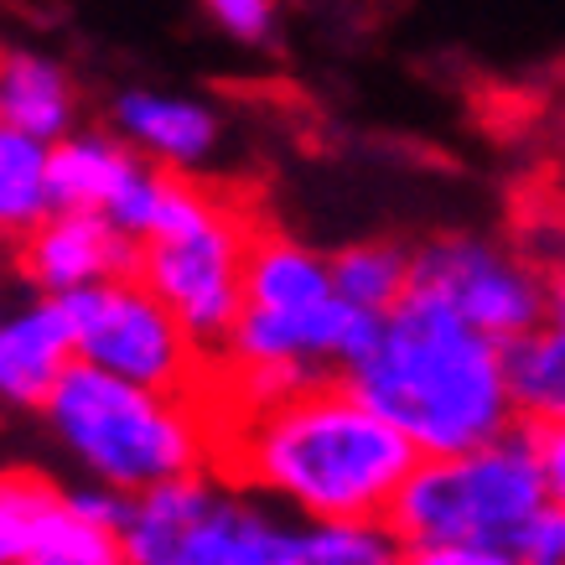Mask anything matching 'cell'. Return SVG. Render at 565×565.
I'll list each match as a JSON object with an SVG mask.
<instances>
[{
  "label": "cell",
  "mask_w": 565,
  "mask_h": 565,
  "mask_svg": "<svg viewBox=\"0 0 565 565\" xmlns=\"http://www.w3.org/2000/svg\"><path fill=\"white\" fill-rule=\"evenodd\" d=\"M52 146L0 125V239H26L32 228L52 218V182H47Z\"/></svg>",
  "instance_id": "obj_17"
},
{
  "label": "cell",
  "mask_w": 565,
  "mask_h": 565,
  "mask_svg": "<svg viewBox=\"0 0 565 565\" xmlns=\"http://www.w3.org/2000/svg\"><path fill=\"white\" fill-rule=\"evenodd\" d=\"M57 519H63V488H52L42 472L26 467H0V565H21L36 550H47Z\"/></svg>",
  "instance_id": "obj_18"
},
{
  "label": "cell",
  "mask_w": 565,
  "mask_h": 565,
  "mask_svg": "<svg viewBox=\"0 0 565 565\" xmlns=\"http://www.w3.org/2000/svg\"><path fill=\"white\" fill-rule=\"evenodd\" d=\"M411 296L436 301L472 332L493 338L498 348H514L545 327L555 286H545V275L530 259H519L498 239L436 234V239L415 244Z\"/></svg>",
  "instance_id": "obj_6"
},
{
  "label": "cell",
  "mask_w": 565,
  "mask_h": 565,
  "mask_svg": "<svg viewBox=\"0 0 565 565\" xmlns=\"http://www.w3.org/2000/svg\"><path fill=\"white\" fill-rule=\"evenodd\" d=\"M146 172H151V161H140L120 136L73 130L47 156L52 213H99V218H109Z\"/></svg>",
  "instance_id": "obj_12"
},
{
  "label": "cell",
  "mask_w": 565,
  "mask_h": 565,
  "mask_svg": "<svg viewBox=\"0 0 565 565\" xmlns=\"http://www.w3.org/2000/svg\"><path fill=\"white\" fill-rule=\"evenodd\" d=\"M545 509L550 498L534 436L530 426H519L503 441L462 451V457H420L384 524L405 540V550L478 545L514 555L519 534Z\"/></svg>",
  "instance_id": "obj_4"
},
{
  "label": "cell",
  "mask_w": 565,
  "mask_h": 565,
  "mask_svg": "<svg viewBox=\"0 0 565 565\" xmlns=\"http://www.w3.org/2000/svg\"><path fill=\"white\" fill-rule=\"evenodd\" d=\"M42 415L88 482H104L125 498L192 478L207 462V426L182 399L136 390L88 363H73Z\"/></svg>",
  "instance_id": "obj_3"
},
{
  "label": "cell",
  "mask_w": 565,
  "mask_h": 565,
  "mask_svg": "<svg viewBox=\"0 0 565 565\" xmlns=\"http://www.w3.org/2000/svg\"><path fill=\"white\" fill-rule=\"evenodd\" d=\"M411 259L415 249L394 239H359L332 255V291L338 301L369 317H390L411 301Z\"/></svg>",
  "instance_id": "obj_16"
},
{
  "label": "cell",
  "mask_w": 565,
  "mask_h": 565,
  "mask_svg": "<svg viewBox=\"0 0 565 565\" xmlns=\"http://www.w3.org/2000/svg\"><path fill=\"white\" fill-rule=\"evenodd\" d=\"M514 561L519 565H565V514L561 509H545L530 530L519 534Z\"/></svg>",
  "instance_id": "obj_22"
},
{
  "label": "cell",
  "mask_w": 565,
  "mask_h": 565,
  "mask_svg": "<svg viewBox=\"0 0 565 565\" xmlns=\"http://www.w3.org/2000/svg\"><path fill=\"white\" fill-rule=\"evenodd\" d=\"M332 255H317L286 234H255L244 255V311L301 317L332 301Z\"/></svg>",
  "instance_id": "obj_13"
},
{
  "label": "cell",
  "mask_w": 565,
  "mask_h": 565,
  "mask_svg": "<svg viewBox=\"0 0 565 565\" xmlns=\"http://www.w3.org/2000/svg\"><path fill=\"white\" fill-rule=\"evenodd\" d=\"M280 565H405V540L379 524H291Z\"/></svg>",
  "instance_id": "obj_19"
},
{
  "label": "cell",
  "mask_w": 565,
  "mask_h": 565,
  "mask_svg": "<svg viewBox=\"0 0 565 565\" xmlns=\"http://www.w3.org/2000/svg\"><path fill=\"white\" fill-rule=\"evenodd\" d=\"M130 503L136 498L115 493V488H104V482H78V488H63V509L73 519H84L88 530H104L120 540L125 524H130Z\"/></svg>",
  "instance_id": "obj_21"
},
{
  "label": "cell",
  "mask_w": 565,
  "mask_h": 565,
  "mask_svg": "<svg viewBox=\"0 0 565 565\" xmlns=\"http://www.w3.org/2000/svg\"><path fill=\"white\" fill-rule=\"evenodd\" d=\"M420 467L390 420H379L343 379L234 420L228 472L307 524H379Z\"/></svg>",
  "instance_id": "obj_1"
},
{
  "label": "cell",
  "mask_w": 565,
  "mask_h": 565,
  "mask_svg": "<svg viewBox=\"0 0 565 565\" xmlns=\"http://www.w3.org/2000/svg\"><path fill=\"white\" fill-rule=\"evenodd\" d=\"M244 223L223 207L213 223L192 228L182 239L140 244L136 280L188 327L198 348L228 343L244 317V255H249Z\"/></svg>",
  "instance_id": "obj_8"
},
{
  "label": "cell",
  "mask_w": 565,
  "mask_h": 565,
  "mask_svg": "<svg viewBox=\"0 0 565 565\" xmlns=\"http://www.w3.org/2000/svg\"><path fill=\"white\" fill-rule=\"evenodd\" d=\"M73 115H78V94L63 63L32 47L0 52V125L42 146H57L73 136Z\"/></svg>",
  "instance_id": "obj_14"
},
{
  "label": "cell",
  "mask_w": 565,
  "mask_h": 565,
  "mask_svg": "<svg viewBox=\"0 0 565 565\" xmlns=\"http://www.w3.org/2000/svg\"><path fill=\"white\" fill-rule=\"evenodd\" d=\"M530 436H534V457H540V478H545L550 509L565 514V420L530 426Z\"/></svg>",
  "instance_id": "obj_23"
},
{
  "label": "cell",
  "mask_w": 565,
  "mask_h": 565,
  "mask_svg": "<svg viewBox=\"0 0 565 565\" xmlns=\"http://www.w3.org/2000/svg\"><path fill=\"white\" fill-rule=\"evenodd\" d=\"M21 565H84V561H73V555H63V550H36L32 561H21Z\"/></svg>",
  "instance_id": "obj_25"
},
{
  "label": "cell",
  "mask_w": 565,
  "mask_h": 565,
  "mask_svg": "<svg viewBox=\"0 0 565 565\" xmlns=\"http://www.w3.org/2000/svg\"><path fill=\"white\" fill-rule=\"evenodd\" d=\"M140 249L99 213H52L21 239V270L47 301L136 275Z\"/></svg>",
  "instance_id": "obj_9"
},
{
  "label": "cell",
  "mask_w": 565,
  "mask_h": 565,
  "mask_svg": "<svg viewBox=\"0 0 565 565\" xmlns=\"http://www.w3.org/2000/svg\"><path fill=\"white\" fill-rule=\"evenodd\" d=\"M203 17L213 21L223 36H234L239 47H265L275 36V21H280L270 0H207Z\"/></svg>",
  "instance_id": "obj_20"
},
{
  "label": "cell",
  "mask_w": 565,
  "mask_h": 565,
  "mask_svg": "<svg viewBox=\"0 0 565 565\" xmlns=\"http://www.w3.org/2000/svg\"><path fill=\"white\" fill-rule=\"evenodd\" d=\"M286 519L213 472H192L130 503L125 565H280Z\"/></svg>",
  "instance_id": "obj_5"
},
{
  "label": "cell",
  "mask_w": 565,
  "mask_h": 565,
  "mask_svg": "<svg viewBox=\"0 0 565 565\" xmlns=\"http://www.w3.org/2000/svg\"><path fill=\"white\" fill-rule=\"evenodd\" d=\"M509 384H514L519 415H530V426L565 420V286L550 296L545 327L509 348Z\"/></svg>",
  "instance_id": "obj_15"
},
{
  "label": "cell",
  "mask_w": 565,
  "mask_h": 565,
  "mask_svg": "<svg viewBox=\"0 0 565 565\" xmlns=\"http://www.w3.org/2000/svg\"><path fill=\"white\" fill-rule=\"evenodd\" d=\"M63 311L78 338V363L151 394H172V399L188 394L198 374V343L136 275L63 296Z\"/></svg>",
  "instance_id": "obj_7"
},
{
  "label": "cell",
  "mask_w": 565,
  "mask_h": 565,
  "mask_svg": "<svg viewBox=\"0 0 565 565\" xmlns=\"http://www.w3.org/2000/svg\"><path fill=\"white\" fill-rule=\"evenodd\" d=\"M405 565H519L509 550H478V545H436V550H405Z\"/></svg>",
  "instance_id": "obj_24"
},
{
  "label": "cell",
  "mask_w": 565,
  "mask_h": 565,
  "mask_svg": "<svg viewBox=\"0 0 565 565\" xmlns=\"http://www.w3.org/2000/svg\"><path fill=\"white\" fill-rule=\"evenodd\" d=\"M115 136L151 161L156 172H192L218 151V109L198 94L172 88H125L115 99Z\"/></svg>",
  "instance_id": "obj_11"
},
{
  "label": "cell",
  "mask_w": 565,
  "mask_h": 565,
  "mask_svg": "<svg viewBox=\"0 0 565 565\" xmlns=\"http://www.w3.org/2000/svg\"><path fill=\"white\" fill-rule=\"evenodd\" d=\"M78 363V338L63 301L36 296L0 317V411H47Z\"/></svg>",
  "instance_id": "obj_10"
},
{
  "label": "cell",
  "mask_w": 565,
  "mask_h": 565,
  "mask_svg": "<svg viewBox=\"0 0 565 565\" xmlns=\"http://www.w3.org/2000/svg\"><path fill=\"white\" fill-rule=\"evenodd\" d=\"M343 384L420 457H462L519 430L509 348L420 296L384 317Z\"/></svg>",
  "instance_id": "obj_2"
}]
</instances>
